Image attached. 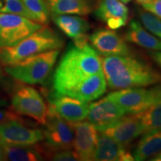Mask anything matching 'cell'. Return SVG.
I'll return each mask as SVG.
<instances>
[{
	"label": "cell",
	"instance_id": "1",
	"mask_svg": "<svg viewBox=\"0 0 161 161\" xmlns=\"http://www.w3.org/2000/svg\"><path fill=\"white\" fill-rule=\"evenodd\" d=\"M102 71L101 58L87 41L73 43L56 67L52 79L54 96H65L76 84Z\"/></svg>",
	"mask_w": 161,
	"mask_h": 161
},
{
	"label": "cell",
	"instance_id": "2",
	"mask_svg": "<svg viewBox=\"0 0 161 161\" xmlns=\"http://www.w3.org/2000/svg\"><path fill=\"white\" fill-rule=\"evenodd\" d=\"M101 61L110 89L142 87L161 82V73L150 64L129 55L108 56Z\"/></svg>",
	"mask_w": 161,
	"mask_h": 161
},
{
	"label": "cell",
	"instance_id": "3",
	"mask_svg": "<svg viewBox=\"0 0 161 161\" xmlns=\"http://www.w3.org/2000/svg\"><path fill=\"white\" fill-rule=\"evenodd\" d=\"M63 45L60 36L43 25L15 46L0 49V63L3 66L12 65L42 52L60 49Z\"/></svg>",
	"mask_w": 161,
	"mask_h": 161
},
{
	"label": "cell",
	"instance_id": "4",
	"mask_svg": "<svg viewBox=\"0 0 161 161\" xmlns=\"http://www.w3.org/2000/svg\"><path fill=\"white\" fill-rule=\"evenodd\" d=\"M59 54V49L42 52L17 64L4 66V70L21 83L29 85L43 83L53 69Z\"/></svg>",
	"mask_w": 161,
	"mask_h": 161
},
{
	"label": "cell",
	"instance_id": "5",
	"mask_svg": "<svg viewBox=\"0 0 161 161\" xmlns=\"http://www.w3.org/2000/svg\"><path fill=\"white\" fill-rule=\"evenodd\" d=\"M107 96L123 108L126 114H137L161 102V84L148 89L123 88L110 92Z\"/></svg>",
	"mask_w": 161,
	"mask_h": 161
},
{
	"label": "cell",
	"instance_id": "6",
	"mask_svg": "<svg viewBox=\"0 0 161 161\" xmlns=\"http://www.w3.org/2000/svg\"><path fill=\"white\" fill-rule=\"evenodd\" d=\"M43 125V140L49 152L73 148V125L60 117L50 104L48 106L47 119Z\"/></svg>",
	"mask_w": 161,
	"mask_h": 161
},
{
	"label": "cell",
	"instance_id": "7",
	"mask_svg": "<svg viewBox=\"0 0 161 161\" xmlns=\"http://www.w3.org/2000/svg\"><path fill=\"white\" fill-rule=\"evenodd\" d=\"M43 26L23 16L0 13V49L15 46Z\"/></svg>",
	"mask_w": 161,
	"mask_h": 161
},
{
	"label": "cell",
	"instance_id": "8",
	"mask_svg": "<svg viewBox=\"0 0 161 161\" xmlns=\"http://www.w3.org/2000/svg\"><path fill=\"white\" fill-rule=\"evenodd\" d=\"M11 106L18 115L25 116L43 125L48 115V106L40 92L32 86L23 85L14 91Z\"/></svg>",
	"mask_w": 161,
	"mask_h": 161
},
{
	"label": "cell",
	"instance_id": "9",
	"mask_svg": "<svg viewBox=\"0 0 161 161\" xmlns=\"http://www.w3.org/2000/svg\"><path fill=\"white\" fill-rule=\"evenodd\" d=\"M44 139L43 130L31 128L16 116L0 123V144L11 146H28L37 144Z\"/></svg>",
	"mask_w": 161,
	"mask_h": 161
},
{
	"label": "cell",
	"instance_id": "10",
	"mask_svg": "<svg viewBox=\"0 0 161 161\" xmlns=\"http://www.w3.org/2000/svg\"><path fill=\"white\" fill-rule=\"evenodd\" d=\"M89 40L92 47L102 57L130 55L125 40L113 29H98L90 36Z\"/></svg>",
	"mask_w": 161,
	"mask_h": 161
},
{
	"label": "cell",
	"instance_id": "11",
	"mask_svg": "<svg viewBox=\"0 0 161 161\" xmlns=\"http://www.w3.org/2000/svg\"><path fill=\"white\" fill-rule=\"evenodd\" d=\"M125 114L123 108L106 96L90 104L86 119L87 122L99 130L115 122Z\"/></svg>",
	"mask_w": 161,
	"mask_h": 161
},
{
	"label": "cell",
	"instance_id": "12",
	"mask_svg": "<svg viewBox=\"0 0 161 161\" xmlns=\"http://www.w3.org/2000/svg\"><path fill=\"white\" fill-rule=\"evenodd\" d=\"M98 131L107 134L125 147L145 133L140 119L136 114L123 116Z\"/></svg>",
	"mask_w": 161,
	"mask_h": 161
},
{
	"label": "cell",
	"instance_id": "13",
	"mask_svg": "<svg viewBox=\"0 0 161 161\" xmlns=\"http://www.w3.org/2000/svg\"><path fill=\"white\" fill-rule=\"evenodd\" d=\"M74 151L79 160H93V155L97 144L98 133L89 122L74 123Z\"/></svg>",
	"mask_w": 161,
	"mask_h": 161
},
{
	"label": "cell",
	"instance_id": "14",
	"mask_svg": "<svg viewBox=\"0 0 161 161\" xmlns=\"http://www.w3.org/2000/svg\"><path fill=\"white\" fill-rule=\"evenodd\" d=\"M49 104L60 117L72 124L84 121L89 111L87 102L68 96H53Z\"/></svg>",
	"mask_w": 161,
	"mask_h": 161
},
{
	"label": "cell",
	"instance_id": "15",
	"mask_svg": "<svg viewBox=\"0 0 161 161\" xmlns=\"http://www.w3.org/2000/svg\"><path fill=\"white\" fill-rule=\"evenodd\" d=\"M95 15L110 29L116 30L127 24L128 8L119 0H98Z\"/></svg>",
	"mask_w": 161,
	"mask_h": 161
},
{
	"label": "cell",
	"instance_id": "16",
	"mask_svg": "<svg viewBox=\"0 0 161 161\" xmlns=\"http://www.w3.org/2000/svg\"><path fill=\"white\" fill-rule=\"evenodd\" d=\"M107 82L103 71L86 78L68 90L65 96L89 102L97 99L105 92Z\"/></svg>",
	"mask_w": 161,
	"mask_h": 161
},
{
	"label": "cell",
	"instance_id": "17",
	"mask_svg": "<svg viewBox=\"0 0 161 161\" xmlns=\"http://www.w3.org/2000/svg\"><path fill=\"white\" fill-rule=\"evenodd\" d=\"M55 25L64 35L73 40V43H80L88 40L87 32L90 24L78 15L52 14Z\"/></svg>",
	"mask_w": 161,
	"mask_h": 161
},
{
	"label": "cell",
	"instance_id": "18",
	"mask_svg": "<svg viewBox=\"0 0 161 161\" xmlns=\"http://www.w3.org/2000/svg\"><path fill=\"white\" fill-rule=\"evenodd\" d=\"M93 160L131 161L134 160V156L125 149V146L107 134L99 132Z\"/></svg>",
	"mask_w": 161,
	"mask_h": 161
},
{
	"label": "cell",
	"instance_id": "19",
	"mask_svg": "<svg viewBox=\"0 0 161 161\" xmlns=\"http://www.w3.org/2000/svg\"><path fill=\"white\" fill-rule=\"evenodd\" d=\"M125 40L152 51L161 50V40L149 33L140 22L134 19L129 24Z\"/></svg>",
	"mask_w": 161,
	"mask_h": 161
},
{
	"label": "cell",
	"instance_id": "20",
	"mask_svg": "<svg viewBox=\"0 0 161 161\" xmlns=\"http://www.w3.org/2000/svg\"><path fill=\"white\" fill-rule=\"evenodd\" d=\"M161 151V128L147 130L134 152V160L142 161L154 156Z\"/></svg>",
	"mask_w": 161,
	"mask_h": 161
},
{
	"label": "cell",
	"instance_id": "21",
	"mask_svg": "<svg viewBox=\"0 0 161 161\" xmlns=\"http://www.w3.org/2000/svg\"><path fill=\"white\" fill-rule=\"evenodd\" d=\"M52 14L88 15L92 11L90 0H46Z\"/></svg>",
	"mask_w": 161,
	"mask_h": 161
},
{
	"label": "cell",
	"instance_id": "22",
	"mask_svg": "<svg viewBox=\"0 0 161 161\" xmlns=\"http://www.w3.org/2000/svg\"><path fill=\"white\" fill-rule=\"evenodd\" d=\"M3 146L6 160L39 161L43 160L47 152L37 144L28 146Z\"/></svg>",
	"mask_w": 161,
	"mask_h": 161
},
{
	"label": "cell",
	"instance_id": "23",
	"mask_svg": "<svg viewBox=\"0 0 161 161\" xmlns=\"http://www.w3.org/2000/svg\"><path fill=\"white\" fill-rule=\"evenodd\" d=\"M136 115L140 119L145 132L161 128V102Z\"/></svg>",
	"mask_w": 161,
	"mask_h": 161
},
{
	"label": "cell",
	"instance_id": "24",
	"mask_svg": "<svg viewBox=\"0 0 161 161\" xmlns=\"http://www.w3.org/2000/svg\"><path fill=\"white\" fill-rule=\"evenodd\" d=\"M28 10L37 19L38 23L46 24L49 22L50 10L46 0H22Z\"/></svg>",
	"mask_w": 161,
	"mask_h": 161
},
{
	"label": "cell",
	"instance_id": "25",
	"mask_svg": "<svg viewBox=\"0 0 161 161\" xmlns=\"http://www.w3.org/2000/svg\"><path fill=\"white\" fill-rule=\"evenodd\" d=\"M0 13L21 15L37 22L36 17L28 10L22 0H0Z\"/></svg>",
	"mask_w": 161,
	"mask_h": 161
},
{
	"label": "cell",
	"instance_id": "26",
	"mask_svg": "<svg viewBox=\"0 0 161 161\" xmlns=\"http://www.w3.org/2000/svg\"><path fill=\"white\" fill-rule=\"evenodd\" d=\"M139 17L145 29L161 40V19L146 11H140Z\"/></svg>",
	"mask_w": 161,
	"mask_h": 161
},
{
	"label": "cell",
	"instance_id": "27",
	"mask_svg": "<svg viewBox=\"0 0 161 161\" xmlns=\"http://www.w3.org/2000/svg\"><path fill=\"white\" fill-rule=\"evenodd\" d=\"M49 158L55 161H77L79 160L75 151L72 149L59 150L52 152Z\"/></svg>",
	"mask_w": 161,
	"mask_h": 161
},
{
	"label": "cell",
	"instance_id": "28",
	"mask_svg": "<svg viewBox=\"0 0 161 161\" xmlns=\"http://www.w3.org/2000/svg\"><path fill=\"white\" fill-rule=\"evenodd\" d=\"M145 11L152 14L161 19V0H152L149 3L142 4Z\"/></svg>",
	"mask_w": 161,
	"mask_h": 161
},
{
	"label": "cell",
	"instance_id": "29",
	"mask_svg": "<svg viewBox=\"0 0 161 161\" xmlns=\"http://www.w3.org/2000/svg\"><path fill=\"white\" fill-rule=\"evenodd\" d=\"M18 114L16 113L14 110H7V109H0V123L6 121L9 119L15 117Z\"/></svg>",
	"mask_w": 161,
	"mask_h": 161
},
{
	"label": "cell",
	"instance_id": "30",
	"mask_svg": "<svg viewBox=\"0 0 161 161\" xmlns=\"http://www.w3.org/2000/svg\"><path fill=\"white\" fill-rule=\"evenodd\" d=\"M150 56L152 58V60L157 64V65L161 68V50L151 52Z\"/></svg>",
	"mask_w": 161,
	"mask_h": 161
},
{
	"label": "cell",
	"instance_id": "31",
	"mask_svg": "<svg viewBox=\"0 0 161 161\" xmlns=\"http://www.w3.org/2000/svg\"><path fill=\"white\" fill-rule=\"evenodd\" d=\"M2 160H6V159L5 156V153H4L3 146L0 144V161Z\"/></svg>",
	"mask_w": 161,
	"mask_h": 161
},
{
	"label": "cell",
	"instance_id": "32",
	"mask_svg": "<svg viewBox=\"0 0 161 161\" xmlns=\"http://www.w3.org/2000/svg\"><path fill=\"white\" fill-rule=\"evenodd\" d=\"M153 161H161V151L160 152H158V154H155L154 157V158L152 159Z\"/></svg>",
	"mask_w": 161,
	"mask_h": 161
},
{
	"label": "cell",
	"instance_id": "33",
	"mask_svg": "<svg viewBox=\"0 0 161 161\" xmlns=\"http://www.w3.org/2000/svg\"><path fill=\"white\" fill-rule=\"evenodd\" d=\"M7 105H8L7 101H5V99H3V98L0 97V108H5V107Z\"/></svg>",
	"mask_w": 161,
	"mask_h": 161
},
{
	"label": "cell",
	"instance_id": "34",
	"mask_svg": "<svg viewBox=\"0 0 161 161\" xmlns=\"http://www.w3.org/2000/svg\"><path fill=\"white\" fill-rule=\"evenodd\" d=\"M136 3H140L142 5V4H144V3H149V2L152 1V0H136Z\"/></svg>",
	"mask_w": 161,
	"mask_h": 161
},
{
	"label": "cell",
	"instance_id": "35",
	"mask_svg": "<svg viewBox=\"0 0 161 161\" xmlns=\"http://www.w3.org/2000/svg\"><path fill=\"white\" fill-rule=\"evenodd\" d=\"M119 1L121 2V3H124L125 5V4H128V3H129L130 0H119Z\"/></svg>",
	"mask_w": 161,
	"mask_h": 161
},
{
	"label": "cell",
	"instance_id": "36",
	"mask_svg": "<svg viewBox=\"0 0 161 161\" xmlns=\"http://www.w3.org/2000/svg\"><path fill=\"white\" fill-rule=\"evenodd\" d=\"M3 76V70L2 69L1 63H0V78H2Z\"/></svg>",
	"mask_w": 161,
	"mask_h": 161
}]
</instances>
